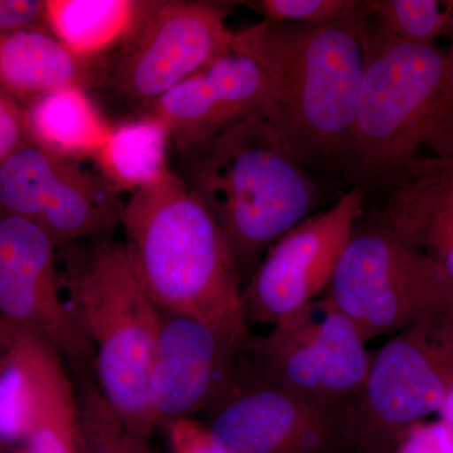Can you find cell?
Listing matches in <instances>:
<instances>
[{"mask_svg": "<svg viewBox=\"0 0 453 453\" xmlns=\"http://www.w3.org/2000/svg\"><path fill=\"white\" fill-rule=\"evenodd\" d=\"M365 2L308 26L267 23L234 31V46L257 59L268 81L262 116L319 178L347 181L365 73Z\"/></svg>", "mask_w": 453, "mask_h": 453, "instance_id": "1", "label": "cell"}, {"mask_svg": "<svg viewBox=\"0 0 453 453\" xmlns=\"http://www.w3.org/2000/svg\"><path fill=\"white\" fill-rule=\"evenodd\" d=\"M121 226L134 273L157 308L190 316L243 345L251 336L242 310V280L219 220L170 172L131 195Z\"/></svg>", "mask_w": 453, "mask_h": 453, "instance_id": "2", "label": "cell"}, {"mask_svg": "<svg viewBox=\"0 0 453 453\" xmlns=\"http://www.w3.org/2000/svg\"><path fill=\"white\" fill-rule=\"evenodd\" d=\"M449 155L453 43H407L368 19L348 183L381 195L417 160Z\"/></svg>", "mask_w": 453, "mask_h": 453, "instance_id": "3", "label": "cell"}, {"mask_svg": "<svg viewBox=\"0 0 453 453\" xmlns=\"http://www.w3.org/2000/svg\"><path fill=\"white\" fill-rule=\"evenodd\" d=\"M187 160L183 179L222 226L242 288L268 249L324 203L320 178L262 115L232 125Z\"/></svg>", "mask_w": 453, "mask_h": 453, "instance_id": "4", "label": "cell"}, {"mask_svg": "<svg viewBox=\"0 0 453 453\" xmlns=\"http://www.w3.org/2000/svg\"><path fill=\"white\" fill-rule=\"evenodd\" d=\"M67 303L94 349L98 388L138 436L153 431L151 374L159 309L134 273L124 243L111 237L58 250Z\"/></svg>", "mask_w": 453, "mask_h": 453, "instance_id": "5", "label": "cell"}, {"mask_svg": "<svg viewBox=\"0 0 453 453\" xmlns=\"http://www.w3.org/2000/svg\"><path fill=\"white\" fill-rule=\"evenodd\" d=\"M323 297L356 325L366 342L402 332L443 305L428 259L377 211L357 220Z\"/></svg>", "mask_w": 453, "mask_h": 453, "instance_id": "6", "label": "cell"}, {"mask_svg": "<svg viewBox=\"0 0 453 453\" xmlns=\"http://www.w3.org/2000/svg\"><path fill=\"white\" fill-rule=\"evenodd\" d=\"M234 2L140 0L104 88L142 112L179 82L231 49L226 16Z\"/></svg>", "mask_w": 453, "mask_h": 453, "instance_id": "7", "label": "cell"}, {"mask_svg": "<svg viewBox=\"0 0 453 453\" xmlns=\"http://www.w3.org/2000/svg\"><path fill=\"white\" fill-rule=\"evenodd\" d=\"M356 325L325 297L250 336L241 350L247 368L309 401L338 410L362 388L372 356Z\"/></svg>", "mask_w": 453, "mask_h": 453, "instance_id": "8", "label": "cell"}, {"mask_svg": "<svg viewBox=\"0 0 453 453\" xmlns=\"http://www.w3.org/2000/svg\"><path fill=\"white\" fill-rule=\"evenodd\" d=\"M124 205L100 174L35 142L0 164V211L40 226L57 250L111 237Z\"/></svg>", "mask_w": 453, "mask_h": 453, "instance_id": "9", "label": "cell"}, {"mask_svg": "<svg viewBox=\"0 0 453 453\" xmlns=\"http://www.w3.org/2000/svg\"><path fill=\"white\" fill-rule=\"evenodd\" d=\"M366 196L363 188H349L329 208L315 211L268 249L241 294L249 326H273L323 296L365 213Z\"/></svg>", "mask_w": 453, "mask_h": 453, "instance_id": "10", "label": "cell"}, {"mask_svg": "<svg viewBox=\"0 0 453 453\" xmlns=\"http://www.w3.org/2000/svg\"><path fill=\"white\" fill-rule=\"evenodd\" d=\"M57 257L40 226L0 211V321L46 339L73 371L94 372V349L62 296Z\"/></svg>", "mask_w": 453, "mask_h": 453, "instance_id": "11", "label": "cell"}, {"mask_svg": "<svg viewBox=\"0 0 453 453\" xmlns=\"http://www.w3.org/2000/svg\"><path fill=\"white\" fill-rule=\"evenodd\" d=\"M453 380V350L428 318L395 334L372 354L362 388L349 402L360 434L398 440L437 413Z\"/></svg>", "mask_w": 453, "mask_h": 453, "instance_id": "12", "label": "cell"}, {"mask_svg": "<svg viewBox=\"0 0 453 453\" xmlns=\"http://www.w3.org/2000/svg\"><path fill=\"white\" fill-rule=\"evenodd\" d=\"M336 412L264 380L240 357V371L203 425L226 453H308L323 445Z\"/></svg>", "mask_w": 453, "mask_h": 453, "instance_id": "13", "label": "cell"}, {"mask_svg": "<svg viewBox=\"0 0 453 453\" xmlns=\"http://www.w3.org/2000/svg\"><path fill=\"white\" fill-rule=\"evenodd\" d=\"M159 333L151 374L154 427H168L205 412L240 371L243 345L190 316L159 310Z\"/></svg>", "mask_w": 453, "mask_h": 453, "instance_id": "14", "label": "cell"}, {"mask_svg": "<svg viewBox=\"0 0 453 453\" xmlns=\"http://www.w3.org/2000/svg\"><path fill=\"white\" fill-rule=\"evenodd\" d=\"M0 350L13 375L28 453H79V403L65 357L38 334L0 323Z\"/></svg>", "mask_w": 453, "mask_h": 453, "instance_id": "15", "label": "cell"}, {"mask_svg": "<svg viewBox=\"0 0 453 453\" xmlns=\"http://www.w3.org/2000/svg\"><path fill=\"white\" fill-rule=\"evenodd\" d=\"M381 195V219L436 271L438 315L453 340V155L417 160Z\"/></svg>", "mask_w": 453, "mask_h": 453, "instance_id": "16", "label": "cell"}, {"mask_svg": "<svg viewBox=\"0 0 453 453\" xmlns=\"http://www.w3.org/2000/svg\"><path fill=\"white\" fill-rule=\"evenodd\" d=\"M144 112L165 122L173 146L192 157L232 125L258 113L255 86L226 58L179 82Z\"/></svg>", "mask_w": 453, "mask_h": 453, "instance_id": "17", "label": "cell"}, {"mask_svg": "<svg viewBox=\"0 0 453 453\" xmlns=\"http://www.w3.org/2000/svg\"><path fill=\"white\" fill-rule=\"evenodd\" d=\"M111 58H86L46 29L0 35V91L27 107L65 88H104Z\"/></svg>", "mask_w": 453, "mask_h": 453, "instance_id": "18", "label": "cell"}, {"mask_svg": "<svg viewBox=\"0 0 453 453\" xmlns=\"http://www.w3.org/2000/svg\"><path fill=\"white\" fill-rule=\"evenodd\" d=\"M25 110L31 142L73 162L95 159L111 127L89 91L80 88L50 92Z\"/></svg>", "mask_w": 453, "mask_h": 453, "instance_id": "19", "label": "cell"}, {"mask_svg": "<svg viewBox=\"0 0 453 453\" xmlns=\"http://www.w3.org/2000/svg\"><path fill=\"white\" fill-rule=\"evenodd\" d=\"M173 145L168 127L151 112L111 125L95 163L98 174L118 193L134 195L159 183L170 172Z\"/></svg>", "mask_w": 453, "mask_h": 453, "instance_id": "20", "label": "cell"}, {"mask_svg": "<svg viewBox=\"0 0 453 453\" xmlns=\"http://www.w3.org/2000/svg\"><path fill=\"white\" fill-rule=\"evenodd\" d=\"M140 0H46L47 29L86 58H112L127 40Z\"/></svg>", "mask_w": 453, "mask_h": 453, "instance_id": "21", "label": "cell"}, {"mask_svg": "<svg viewBox=\"0 0 453 453\" xmlns=\"http://www.w3.org/2000/svg\"><path fill=\"white\" fill-rule=\"evenodd\" d=\"M372 26L395 40L419 46L453 43V2L365 0Z\"/></svg>", "mask_w": 453, "mask_h": 453, "instance_id": "22", "label": "cell"}, {"mask_svg": "<svg viewBox=\"0 0 453 453\" xmlns=\"http://www.w3.org/2000/svg\"><path fill=\"white\" fill-rule=\"evenodd\" d=\"M79 403V453H154L133 434L98 388L91 371H73Z\"/></svg>", "mask_w": 453, "mask_h": 453, "instance_id": "23", "label": "cell"}, {"mask_svg": "<svg viewBox=\"0 0 453 453\" xmlns=\"http://www.w3.org/2000/svg\"><path fill=\"white\" fill-rule=\"evenodd\" d=\"M267 23L318 26L356 11L362 0H255L243 2Z\"/></svg>", "mask_w": 453, "mask_h": 453, "instance_id": "24", "label": "cell"}, {"mask_svg": "<svg viewBox=\"0 0 453 453\" xmlns=\"http://www.w3.org/2000/svg\"><path fill=\"white\" fill-rule=\"evenodd\" d=\"M395 453H453V434L440 419L417 422L396 440Z\"/></svg>", "mask_w": 453, "mask_h": 453, "instance_id": "25", "label": "cell"}, {"mask_svg": "<svg viewBox=\"0 0 453 453\" xmlns=\"http://www.w3.org/2000/svg\"><path fill=\"white\" fill-rule=\"evenodd\" d=\"M28 142L25 107L0 91V164Z\"/></svg>", "mask_w": 453, "mask_h": 453, "instance_id": "26", "label": "cell"}, {"mask_svg": "<svg viewBox=\"0 0 453 453\" xmlns=\"http://www.w3.org/2000/svg\"><path fill=\"white\" fill-rule=\"evenodd\" d=\"M19 29H47L46 0H0V35Z\"/></svg>", "mask_w": 453, "mask_h": 453, "instance_id": "27", "label": "cell"}, {"mask_svg": "<svg viewBox=\"0 0 453 453\" xmlns=\"http://www.w3.org/2000/svg\"><path fill=\"white\" fill-rule=\"evenodd\" d=\"M168 432L173 453H226L211 438L203 422L195 418L172 423Z\"/></svg>", "mask_w": 453, "mask_h": 453, "instance_id": "28", "label": "cell"}, {"mask_svg": "<svg viewBox=\"0 0 453 453\" xmlns=\"http://www.w3.org/2000/svg\"><path fill=\"white\" fill-rule=\"evenodd\" d=\"M436 414L437 419H440L453 434V380L447 388L446 395L443 396Z\"/></svg>", "mask_w": 453, "mask_h": 453, "instance_id": "29", "label": "cell"}, {"mask_svg": "<svg viewBox=\"0 0 453 453\" xmlns=\"http://www.w3.org/2000/svg\"><path fill=\"white\" fill-rule=\"evenodd\" d=\"M20 453H28V452L25 451V452H20Z\"/></svg>", "mask_w": 453, "mask_h": 453, "instance_id": "30", "label": "cell"}]
</instances>
